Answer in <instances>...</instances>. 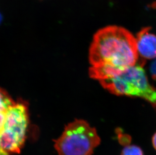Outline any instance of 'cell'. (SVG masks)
<instances>
[{
  "label": "cell",
  "mask_w": 156,
  "mask_h": 155,
  "mask_svg": "<svg viewBox=\"0 0 156 155\" xmlns=\"http://www.w3.org/2000/svg\"><path fill=\"white\" fill-rule=\"evenodd\" d=\"M7 112H2L0 111V133L1 132L2 129H3L4 123L5 120L6 118V114ZM7 153L3 151L0 148V155H9Z\"/></svg>",
  "instance_id": "8"
},
{
  "label": "cell",
  "mask_w": 156,
  "mask_h": 155,
  "mask_svg": "<svg viewBox=\"0 0 156 155\" xmlns=\"http://www.w3.org/2000/svg\"><path fill=\"white\" fill-rule=\"evenodd\" d=\"M99 82L111 93L142 98L156 108V88L150 83L141 65L111 74Z\"/></svg>",
  "instance_id": "2"
},
{
  "label": "cell",
  "mask_w": 156,
  "mask_h": 155,
  "mask_svg": "<svg viewBox=\"0 0 156 155\" xmlns=\"http://www.w3.org/2000/svg\"><path fill=\"white\" fill-rule=\"evenodd\" d=\"M100 143L95 128L85 120L76 119L65 127L54 146L58 155H92Z\"/></svg>",
  "instance_id": "3"
},
{
  "label": "cell",
  "mask_w": 156,
  "mask_h": 155,
  "mask_svg": "<svg viewBox=\"0 0 156 155\" xmlns=\"http://www.w3.org/2000/svg\"><path fill=\"white\" fill-rule=\"evenodd\" d=\"M15 103L5 91L0 89V111L7 112Z\"/></svg>",
  "instance_id": "6"
},
{
  "label": "cell",
  "mask_w": 156,
  "mask_h": 155,
  "mask_svg": "<svg viewBox=\"0 0 156 155\" xmlns=\"http://www.w3.org/2000/svg\"><path fill=\"white\" fill-rule=\"evenodd\" d=\"M139 57L136 37L131 32L115 25L104 27L94 34L90 47V77L99 81L137 64Z\"/></svg>",
  "instance_id": "1"
},
{
  "label": "cell",
  "mask_w": 156,
  "mask_h": 155,
  "mask_svg": "<svg viewBox=\"0 0 156 155\" xmlns=\"http://www.w3.org/2000/svg\"><path fill=\"white\" fill-rule=\"evenodd\" d=\"M121 155H144L141 148L135 145H127L122 150Z\"/></svg>",
  "instance_id": "7"
},
{
  "label": "cell",
  "mask_w": 156,
  "mask_h": 155,
  "mask_svg": "<svg viewBox=\"0 0 156 155\" xmlns=\"http://www.w3.org/2000/svg\"><path fill=\"white\" fill-rule=\"evenodd\" d=\"M151 72L153 77L156 80V60L151 66Z\"/></svg>",
  "instance_id": "9"
},
{
  "label": "cell",
  "mask_w": 156,
  "mask_h": 155,
  "mask_svg": "<svg viewBox=\"0 0 156 155\" xmlns=\"http://www.w3.org/2000/svg\"><path fill=\"white\" fill-rule=\"evenodd\" d=\"M28 123L27 106L15 103L6 112L0 133V148L8 154H19L25 142Z\"/></svg>",
  "instance_id": "4"
},
{
  "label": "cell",
  "mask_w": 156,
  "mask_h": 155,
  "mask_svg": "<svg viewBox=\"0 0 156 155\" xmlns=\"http://www.w3.org/2000/svg\"><path fill=\"white\" fill-rule=\"evenodd\" d=\"M149 27L140 31L136 37L139 56L147 60L156 58V36Z\"/></svg>",
  "instance_id": "5"
},
{
  "label": "cell",
  "mask_w": 156,
  "mask_h": 155,
  "mask_svg": "<svg viewBox=\"0 0 156 155\" xmlns=\"http://www.w3.org/2000/svg\"><path fill=\"white\" fill-rule=\"evenodd\" d=\"M152 143H153L154 148L156 150V133L154 135L152 138Z\"/></svg>",
  "instance_id": "10"
}]
</instances>
